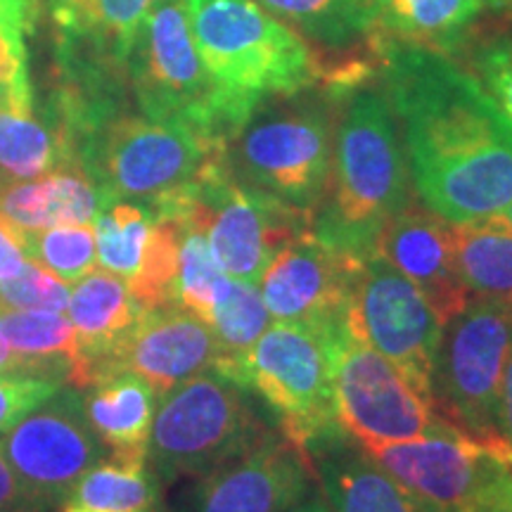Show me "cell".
Here are the masks:
<instances>
[{
    "instance_id": "obj_3",
    "label": "cell",
    "mask_w": 512,
    "mask_h": 512,
    "mask_svg": "<svg viewBox=\"0 0 512 512\" xmlns=\"http://www.w3.org/2000/svg\"><path fill=\"white\" fill-rule=\"evenodd\" d=\"M344 95L325 88L261 98L221 143V162L235 181L316 214L328 185Z\"/></svg>"
},
{
    "instance_id": "obj_27",
    "label": "cell",
    "mask_w": 512,
    "mask_h": 512,
    "mask_svg": "<svg viewBox=\"0 0 512 512\" xmlns=\"http://www.w3.org/2000/svg\"><path fill=\"white\" fill-rule=\"evenodd\" d=\"M458 273L472 299L512 306V233L498 216L451 223Z\"/></svg>"
},
{
    "instance_id": "obj_2",
    "label": "cell",
    "mask_w": 512,
    "mask_h": 512,
    "mask_svg": "<svg viewBox=\"0 0 512 512\" xmlns=\"http://www.w3.org/2000/svg\"><path fill=\"white\" fill-rule=\"evenodd\" d=\"M413 200L406 150L387 95L361 83L342 98L328 185L311 230L330 245L368 256L387 221Z\"/></svg>"
},
{
    "instance_id": "obj_20",
    "label": "cell",
    "mask_w": 512,
    "mask_h": 512,
    "mask_svg": "<svg viewBox=\"0 0 512 512\" xmlns=\"http://www.w3.org/2000/svg\"><path fill=\"white\" fill-rule=\"evenodd\" d=\"M306 456L335 512H432L342 430L311 441Z\"/></svg>"
},
{
    "instance_id": "obj_28",
    "label": "cell",
    "mask_w": 512,
    "mask_h": 512,
    "mask_svg": "<svg viewBox=\"0 0 512 512\" xmlns=\"http://www.w3.org/2000/svg\"><path fill=\"white\" fill-rule=\"evenodd\" d=\"M271 323L273 318L266 309L259 285L228 278L207 320L216 342H219L216 373L233 380L242 358L249 354L256 339L264 335Z\"/></svg>"
},
{
    "instance_id": "obj_46",
    "label": "cell",
    "mask_w": 512,
    "mask_h": 512,
    "mask_svg": "<svg viewBox=\"0 0 512 512\" xmlns=\"http://www.w3.org/2000/svg\"><path fill=\"white\" fill-rule=\"evenodd\" d=\"M486 5V10H496V12H512V0H482Z\"/></svg>"
},
{
    "instance_id": "obj_16",
    "label": "cell",
    "mask_w": 512,
    "mask_h": 512,
    "mask_svg": "<svg viewBox=\"0 0 512 512\" xmlns=\"http://www.w3.org/2000/svg\"><path fill=\"white\" fill-rule=\"evenodd\" d=\"M366 256L306 230L268 264L259 290L273 320L320 328L347 325V311Z\"/></svg>"
},
{
    "instance_id": "obj_37",
    "label": "cell",
    "mask_w": 512,
    "mask_h": 512,
    "mask_svg": "<svg viewBox=\"0 0 512 512\" xmlns=\"http://www.w3.org/2000/svg\"><path fill=\"white\" fill-rule=\"evenodd\" d=\"M50 375H0V434L64 387Z\"/></svg>"
},
{
    "instance_id": "obj_1",
    "label": "cell",
    "mask_w": 512,
    "mask_h": 512,
    "mask_svg": "<svg viewBox=\"0 0 512 512\" xmlns=\"http://www.w3.org/2000/svg\"><path fill=\"white\" fill-rule=\"evenodd\" d=\"M375 57L418 200L448 223L501 214L512 202V121L496 100L437 50L375 36Z\"/></svg>"
},
{
    "instance_id": "obj_32",
    "label": "cell",
    "mask_w": 512,
    "mask_h": 512,
    "mask_svg": "<svg viewBox=\"0 0 512 512\" xmlns=\"http://www.w3.org/2000/svg\"><path fill=\"white\" fill-rule=\"evenodd\" d=\"M178 223H181V266H178L174 304L207 323L230 275L223 273L216 261L204 230L188 221Z\"/></svg>"
},
{
    "instance_id": "obj_45",
    "label": "cell",
    "mask_w": 512,
    "mask_h": 512,
    "mask_svg": "<svg viewBox=\"0 0 512 512\" xmlns=\"http://www.w3.org/2000/svg\"><path fill=\"white\" fill-rule=\"evenodd\" d=\"M292 512H335V510H332V505L328 503V498L323 496V491H320L318 484H316L309 491V496H306L304 501L299 503Z\"/></svg>"
},
{
    "instance_id": "obj_47",
    "label": "cell",
    "mask_w": 512,
    "mask_h": 512,
    "mask_svg": "<svg viewBox=\"0 0 512 512\" xmlns=\"http://www.w3.org/2000/svg\"><path fill=\"white\" fill-rule=\"evenodd\" d=\"M498 221H501L503 226L508 228L510 233H512V202L508 204V207H505V209L501 211V214H498Z\"/></svg>"
},
{
    "instance_id": "obj_10",
    "label": "cell",
    "mask_w": 512,
    "mask_h": 512,
    "mask_svg": "<svg viewBox=\"0 0 512 512\" xmlns=\"http://www.w3.org/2000/svg\"><path fill=\"white\" fill-rule=\"evenodd\" d=\"M157 219L195 223L230 278L259 285L268 264L311 230V216L235 181L221 157L197 183L147 207Z\"/></svg>"
},
{
    "instance_id": "obj_35",
    "label": "cell",
    "mask_w": 512,
    "mask_h": 512,
    "mask_svg": "<svg viewBox=\"0 0 512 512\" xmlns=\"http://www.w3.org/2000/svg\"><path fill=\"white\" fill-rule=\"evenodd\" d=\"M69 285L34 259L24 261L22 271L0 280V306L17 311H55L69 306Z\"/></svg>"
},
{
    "instance_id": "obj_43",
    "label": "cell",
    "mask_w": 512,
    "mask_h": 512,
    "mask_svg": "<svg viewBox=\"0 0 512 512\" xmlns=\"http://www.w3.org/2000/svg\"><path fill=\"white\" fill-rule=\"evenodd\" d=\"M0 375H50V377H57L53 373H48L41 363L31 361V358L22 356V354H17V351L12 349L8 342H5L3 335H0Z\"/></svg>"
},
{
    "instance_id": "obj_36",
    "label": "cell",
    "mask_w": 512,
    "mask_h": 512,
    "mask_svg": "<svg viewBox=\"0 0 512 512\" xmlns=\"http://www.w3.org/2000/svg\"><path fill=\"white\" fill-rule=\"evenodd\" d=\"M470 72L512 121V34L477 41L470 50Z\"/></svg>"
},
{
    "instance_id": "obj_44",
    "label": "cell",
    "mask_w": 512,
    "mask_h": 512,
    "mask_svg": "<svg viewBox=\"0 0 512 512\" xmlns=\"http://www.w3.org/2000/svg\"><path fill=\"white\" fill-rule=\"evenodd\" d=\"M501 427H503V434L512 444V349H510L508 363H505L503 384H501Z\"/></svg>"
},
{
    "instance_id": "obj_21",
    "label": "cell",
    "mask_w": 512,
    "mask_h": 512,
    "mask_svg": "<svg viewBox=\"0 0 512 512\" xmlns=\"http://www.w3.org/2000/svg\"><path fill=\"white\" fill-rule=\"evenodd\" d=\"M67 164H79L72 133L50 105L38 117L34 88L0 102V183L29 181Z\"/></svg>"
},
{
    "instance_id": "obj_6",
    "label": "cell",
    "mask_w": 512,
    "mask_h": 512,
    "mask_svg": "<svg viewBox=\"0 0 512 512\" xmlns=\"http://www.w3.org/2000/svg\"><path fill=\"white\" fill-rule=\"evenodd\" d=\"M512 349V306L470 299L441 330L430 375L434 420L510 465L501 427V384Z\"/></svg>"
},
{
    "instance_id": "obj_11",
    "label": "cell",
    "mask_w": 512,
    "mask_h": 512,
    "mask_svg": "<svg viewBox=\"0 0 512 512\" xmlns=\"http://www.w3.org/2000/svg\"><path fill=\"white\" fill-rule=\"evenodd\" d=\"M0 451L43 512L62 508L79 479L107 458L83 396L67 384L0 434Z\"/></svg>"
},
{
    "instance_id": "obj_30",
    "label": "cell",
    "mask_w": 512,
    "mask_h": 512,
    "mask_svg": "<svg viewBox=\"0 0 512 512\" xmlns=\"http://www.w3.org/2000/svg\"><path fill=\"white\" fill-rule=\"evenodd\" d=\"M95 247L102 271L119 275L124 283L136 278L155 214L138 202H112L95 216Z\"/></svg>"
},
{
    "instance_id": "obj_49",
    "label": "cell",
    "mask_w": 512,
    "mask_h": 512,
    "mask_svg": "<svg viewBox=\"0 0 512 512\" xmlns=\"http://www.w3.org/2000/svg\"><path fill=\"white\" fill-rule=\"evenodd\" d=\"M446 512H458V510H446Z\"/></svg>"
},
{
    "instance_id": "obj_24",
    "label": "cell",
    "mask_w": 512,
    "mask_h": 512,
    "mask_svg": "<svg viewBox=\"0 0 512 512\" xmlns=\"http://www.w3.org/2000/svg\"><path fill=\"white\" fill-rule=\"evenodd\" d=\"M102 209L107 204L81 164L60 166L29 181L0 183V214L31 233L64 223H93Z\"/></svg>"
},
{
    "instance_id": "obj_48",
    "label": "cell",
    "mask_w": 512,
    "mask_h": 512,
    "mask_svg": "<svg viewBox=\"0 0 512 512\" xmlns=\"http://www.w3.org/2000/svg\"><path fill=\"white\" fill-rule=\"evenodd\" d=\"M62 512H98V510L83 508V505H79V503H64L62 505Z\"/></svg>"
},
{
    "instance_id": "obj_13",
    "label": "cell",
    "mask_w": 512,
    "mask_h": 512,
    "mask_svg": "<svg viewBox=\"0 0 512 512\" xmlns=\"http://www.w3.org/2000/svg\"><path fill=\"white\" fill-rule=\"evenodd\" d=\"M339 430L361 448L422 437L437 427L430 403L389 358L347 335L335 366Z\"/></svg>"
},
{
    "instance_id": "obj_8",
    "label": "cell",
    "mask_w": 512,
    "mask_h": 512,
    "mask_svg": "<svg viewBox=\"0 0 512 512\" xmlns=\"http://www.w3.org/2000/svg\"><path fill=\"white\" fill-rule=\"evenodd\" d=\"M76 157L107 207L121 200L152 207L200 181L221 157V143L169 121L117 112L81 138Z\"/></svg>"
},
{
    "instance_id": "obj_25",
    "label": "cell",
    "mask_w": 512,
    "mask_h": 512,
    "mask_svg": "<svg viewBox=\"0 0 512 512\" xmlns=\"http://www.w3.org/2000/svg\"><path fill=\"white\" fill-rule=\"evenodd\" d=\"M69 320L79 337V366L69 375V384L79 382L83 370L117 347V342L138 323L145 309L133 299L119 275L91 271L69 294Z\"/></svg>"
},
{
    "instance_id": "obj_39",
    "label": "cell",
    "mask_w": 512,
    "mask_h": 512,
    "mask_svg": "<svg viewBox=\"0 0 512 512\" xmlns=\"http://www.w3.org/2000/svg\"><path fill=\"white\" fill-rule=\"evenodd\" d=\"M458 512H512V470L501 463L482 486V491Z\"/></svg>"
},
{
    "instance_id": "obj_4",
    "label": "cell",
    "mask_w": 512,
    "mask_h": 512,
    "mask_svg": "<svg viewBox=\"0 0 512 512\" xmlns=\"http://www.w3.org/2000/svg\"><path fill=\"white\" fill-rule=\"evenodd\" d=\"M140 112L223 143L259 100L230 91L209 72L190 34L185 0H157L126 57Z\"/></svg>"
},
{
    "instance_id": "obj_22",
    "label": "cell",
    "mask_w": 512,
    "mask_h": 512,
    "mask_svg": "<svg viewBox=\"0 0 512 512\" xmlns=\"http://www.w3.org/2000/svg\"><path fill=\"white\" fill-rule=\"evenodd\" d=\"M159 394L136 375L119 373L88 384L83 406L107 458L121 467H147Z\"/></svg>"
},
{
    "instance_id": "obj_33",
    "label": "cell",
    "mask_w": 512,
    "mask_h": 512,
    "mask_svg": "<svg viewBox=\"0 0 512 512\" xmlns=\"http://www.w3.org/2000/svg\"><path fill=\"white\" fill-rule=\"evenodd\" d=\"M178 266H181V223L157 219L147 238L143 259L128 290L145 311L174 304Z\"/></svg>"
},
{
    "instance_id": "obj_7",
    "label": "cell",
    "mask_w": 512,
    "mask_h": 512,
    "mask_svg": "<svg viewBox=\"0 0 512 512\" xmlns=\"http://www.w3.org/2000/svg\"><path fill=\"white\" fill-rule=\"evenodd\" d=\"M273 430L249 389L207 370L159 396L147 465L159 484L185 482L245 456Z\"/></svg>"
},
{
    "instance_id": "obj_40",
    "label": "cell",
    "mask_w": 512,
    "mask_h": 512,
    "mask_svg": "<svg viewBox=\"0 0 512 512\" xmlns=\"http://www.w3.org/2000/svg\"><path fill=\"white\" fill-rule=\"evenodd\" d=\"M24 261H27V230L0 214V280L17 275Z\"/></svg>"
},
{
    "instance_id": "obj_50",
    "label": "cell",
    "mask_w": 512,
    "mask_h": 512,
    "mask_svg": "<svg viewBox=\"0 0 512 512\" xmlns=\"http://www.w3.org/2000/svg\"><path fill=\"white\" fill-rule=\"evenodd\" d=\"M510 470H512V460H510Z\"/></svg>"
},
{
    "instance_id": "obj_17",
    "label": "cell",
    "mask_w": 512,
    "mask_h": 512,
    "mask_svg": "<svg viewBox=\"0 0 512 512\" xmlns=\"http://www.w3.org/2000/svg\"><path fill=\"white\" fill-rule=\"evenodd\" d=\"M377 465L432 512L463 510L503 460L441 425L422 437L363 448Z\"/></svg>"
},
{
    "instance_id": "obj_29",
    "label": "cell",
    "mask_w": 512,
    "mask_h": 512,
    "mask_svg": "<svg viewBox=\"0 0 512 512\" xmlns=\"http://www.w3.org/2000/svg\"><path fill=\"white\" fill-rule=\"evenodd\" d=\"M0 335L17 354L41 363L67 384L72 370L79 366V337L64 311L0 309Z\"/></svg>"
},
{
    "instance_id": "obj_23",
    "label": "cell",
    "mask_w": 512,
    "mask_h": 512,
    "mask_svg": "<svg viewBox=\"0 0 512 512\" xmlns=\"http://www.w3.org/2000/svg\"><path fill=\"white\" fill-rule=\"evenodd\" d=\"M157 0H50L53 19L60 29V50L93 57L95 64L107 72L121 74L133 36Z\"/></svg>"
},
{
    "instance_id": "obj_42",
    "label": "cell",
    "mask_w": 512,
    "mask_h": 512,
    "mask_svg": "<svg viewBox=\"0 0 512 512\" xmlns=\"http://www.w3.org/2000/svg\"><path fill=\"white\" fill-rule=\"evenodd\" d=\"M31 15H34L31 0H0V29L22 46L31 27Z\"/></svg>"
},
{
    "instance_id": "obj_34",
    "label": "cell",
    "mask_w": 512,
    "mask_h": 512,
    "mask_svg": "<svg viewBox=\"0 0 512 512\" xmlns=\"http://www.w3.org/2000/svg\"><path fill=\"white\" fill-rule=\"evenodd\" d=\"M27 259L43 264L67 285L79 283L98 264L93 223H64L36 233L27 230Z\"/></svg>"
},
{
    "instance_id": "obj_18",
    "label": "cell",
    "mask_w": 512,
    "mask_h": 512,
    "mask_svg": "<svg viewBox=\"0 0 512 512\" xmlns=\"http://www.w3.org/2000/svg\"><path fill=\"white\" fill-rule=\"evenodd\" d=\"M311 43L325 69L323 88L347 95L377 74L375 24L363 0H254Z\"/></svg>"
},
{
    "instance_id": "obj_31",
    "label": "cell",
    "mask_w": 512,
    "mask_h": 512,
    "mask_svg": "<svg viewBox=\"0 0 512 512\" xmlns=\"http://www.w3.org/2000/svg\"><path fill=\"white\" fill-rule=\"evenodd\" d=\"M67 503L98 512H159V482L147 467L100 463L79 479Z\"/></svg>"
},
{
    "instance_id": "obj_19",
    "label": "cell",
    "mask_w": 512,
    "mask_h": 512,
    "mask_svg": "<svg viewBox=\"0 0 512 512\" xmlns=\"http://www.w3.org/2000/svg\"><path fill=\"white\" fill-rule=\"evenodd\" d=\"M375 252L418 287L441 325L472 299L458 273L451 223L420 200L406 204L387 221L377 235Z\"/></svg>"
},
{
    "instance_id": "obj_5",
    "label": "cell",
    "mask_w": 512,
    "mask_h": 512,
    "mask_svg": "<svg viewBox=\"0 0 512 512\" xmlns=\"http://www.w3.org/2000/svg\"><path fill=\"white\" fill-rule=\"evenodd\" d=\"M185 12L204 64L230 91L261 100L323 88L311 43L254 0H185Z\"/></svg>"
},
{
    "instance_id": "obj_41",
    "label": "cell",
    "mask_w": 512,
    "mask_h": 512,
    "mask_svg": "<svg viewBox=\"0 0 512 512\" xmlns=\"http://www.w3.org/2000/svg\"><path fill=\"white\" fill-rule=\"evenodd\" d=\"M0 512H43L0 451Z\"/></svg>"
},
{
    "instance_id": "obj_38",
    "label": "cell",
    "mask_w": 512,
    "mask_h": 512,
    "mask_svg": "<svg viewBox=\"0 0 512 512\" xmlns=\"http://www.w3.org/2000/svg\"><path fill=\"white\" fill-rule=\"evenodd\" d=\"M31 86L27 69V48L15 43L0 29V102L8 100L10 93Z\"/></svg>"
},
{
    "instance_id": "obj_15",
    "label": "cell",
    "mask_w": 512,
    "mask_h": 512,
    "mask_svg": "<svg viewBox=\"0 0 512 512\" xmlns=\"http://www.w3.org/2000/svg\"><path fill=\"white\" fill-rule=\"evenodd\" d=\"M219 363V342L195 313L178 304L157 306L143 316L110 354L83 370L76 389L128 373L150 384L162 396L190 377L214 370Z\"/></svg>"
},
{
    "instance_id": "obj_26",
    "label": "cell",
    "mask_w": 512,
    "mask_h": 512,
    "mask_svg": "<svg viewBox=\"0 0 512 512\" xmlns=\"http://www.w3.org/2000/svg\"><path fill=\"white\" fill-rule=\"evenodd\" d=\"M377 36L453 57L484 17L482 0H363Z\"/></svg>"
},
{
    "instance_id": "obj_14",
    "label": "cell",
    "mask_w": 512,
    "mask_h": 512,
    "mask_svg": "<svg viewBox=\"0 0 512 512\" xmlns=\"http://www.w3.org/2000/svg\"><path fill=\"white\" fill-rule=\"evenodd\" d=\"M313 486L306 451L275 427L245 456L185 479L171 512H292Z\"/></svg>"
},
{
    "instance_id": "obj_12",
    "label": "cell",
    "mask_w": 512,
    "mask_h": 512,
    "mask_svg": "<svg viewBox=\"0 0 512 512\" xmlns=\"http://www.w3.org/2000/svg\"><path fill=\"white\" fill-rule=\"evenodd\" d=\"M347 328L389 358L430 403L432 363L444 325L418 287L377 252L366 256L356 280Z\"/></svg>"
},
{
    "instance_id": "obj_9",
    "label": "cell",
    "mask_w": 512,
    "mask_h": 512,
    "mask_svg": "<svg viewBox=\"0 0 512 512\" xmlns=\"http://www.w3.org/2000/svg\"><path fill=\"white\" fill-rule=\"evenodd\" d=\"M349 328L273 320L235 370L233 382L259 396L280 432L304 448L337 432L335 366Z\"/></svg>"
}]
</instances>
